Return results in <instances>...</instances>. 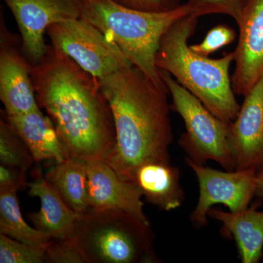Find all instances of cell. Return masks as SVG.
Here are the masks:
<instances>
[{"mask_svg": "<svg viewBox=\"0 0 263 263\" xmlns=\"http://www.w3.org/2000/svg\"><path fill=\"white\" fill-rule=\"evenodd\" d=\"M115 122L116 144L105 161L123 181L146 162H171L174 135L167 88L133 65L98 79Z\"/></svg>", "mask_w": 263, "mask_h": 263, "instance_id": "obj_2", "label": "cell"}, {"mask_svg": "<svg viewBox=\"0 0 263 263\" xmlns=\"http://www.w3.org/2000/svg\"><path fill=\"white\" fill-rule=\"evenodd\" d=\"M27 186L29 195L39 197L41 201L39 212L29 214L34 228L54 240L72 238L80 213L71 209L57 189L41 176Z\"/></svg>", "mask_w": 263, "mask_h": 263, "instance_id": "obj_15", "label": "cell"}, {"mask_svg": "<svg viewBox=\"0 0 263 263\" xmlns=\"http://www.w3.org/2000/svg\"><path fill=\"white\" fill-rule=\"evenodd\" d=\"M81 3L80 18L114 41L151 81L167 88L156 65V55L161 40L171 26L189 15H195L187 3L170 11L154 13L132 9L112 0H81Z\"/></svg>", "mask_w": 263, "mask_h": 263, "instance_id": "obj_4", "label": "cell"}, {"mask_svg": "<svg viewBox=\"0 0 263 263\" xmlns=\"http://www.w3.org/2000/svg\"><path fill=\"white\" fill-rule=\"evenodd\" d=\"M198 18L189 15L171 26L161 40L156 65L159 70L168 72L216 117L230 124L240 107L230 76L235 53L210 59L194 52L189 39L196 28Z\"/></svg>", "mask_w": 263, "mask_h": 263, "instance_id": "obj_3", "label": "cell"}, {"mask_svg": "<svg viewBox=\"0 0 263 263\" xmlns=\"http://www.w3.org/2000/svg\"><path fill=\"white\" fill-rule=\"evenodd\" d=\"M208 216L222 224L221 233L231 237L242 263H257L263 249V212L255 206L240 212H224L212 208Z\"/></svg>", "mask_w": 263, "mask_h": 263, "instance_id": "obj_16", "label": "cell"}, {"mask_svg": "<svg viewBox=\"0 0 263 263\" xmlns=\"http://www.w3.org/2000/svg\"><path fill=\"white\" fill-rule=\"evenodd\" d=\"M256 177H257V190L256 196L259 198H263V164L256 171Z\"/></svg>", "mask_w": 263, "mask_h": 263, "instance_id": "obj_27", "label": "cell"}, {"mask_svg": "<svg viewBox=\"0 0 263 263\" xmlns=\"http://www.w3.org/2000/svg\"><path fill=\"white\" fill-rule=\"evenodd\" d=\"M117 3L132 9L141 11L167 12L176 9L180 5L181 0H112Z\"/></svg>", "mask_w": 263, "mask_h": 263, "instance_id": "obj_25", "label": "cell"}, {"mask_svg": "<svg viewBox=\"0 0 263 263\" xmlns=\"http://www.w3.org/2000/svg\"><path fill=\"white\" fill-rule=\"evenodd\" d=\"M234 29L226 25H218L213 27L200 43L193 44L190 48L197 54L204 57L209 55L228 46L235 41Z\"/></svg>", "mask_w": 263, "mask_h": 263, "instance_id": "obj_23", "label": "cell"}, {"mask_svg": "<svg viewBox=\"0 0 263 263\" xmlns=\"http://www.w3.org/2000/svg\"><path fill=\"white\" fill-rule=\"evenodd\" d=\"M228 141L235 170L257 171L263 164V75L246 95Z\"/></svg>", "mask_w": 263, "mask_h": 263, "instance_id": "obj_10", "label": "cell"}, {"mask_svg": "<svg viewBox=\"0 0 263 263\" xmlns=\"http://www.w3.org/2000/svg\"><path fill=\"white\" fill-rule=\"evenodd\" d=\"M34 162L24 142L7 121H0V163L27 172Z\"/></svg>", "mask_w": 263, "mask_h": 263, "instance_id": "obj_20", "label": "cell"}, {"mask_svg": "<svg viewBox=\"0 0 263 263\" xmlns=\"http://www.w3.org/2000/svg\"><path fill=\"white\" fill-rule=\"evenodd\" d=\"M171 162L143 164L136 170L132 179L147 201L164 212L179 209L185 199L181 171Z\"/></svg>", "mask_w": 263, "mask_h": 263, "instance_id": "obj_14", "label": "cell"}, {"mask_svg": "<svg viewBox=\"0 0 263 263\" xmlns=\"http://www.w3.org/2000/svg\"><path fill=\"white\" fill-rule=\"evenodd\" d=\"M160 75L172 99L171 110L184 123L186 132L180 137L179 145L187 158L200 165L214 161L226 171H234L228 141L230 124L214 115L168 72L160 70Z\"/></svg>", "mask_w": 263, "mask_h": 263, "instance_id": "obj_6", "label": "cell"}, {"mask_svg": "<svg viewBox=\"0 0 263 263\" xmlns=\"http://www.w3.org/2000/svg\"><path fill=\"white\" fill-rule=\"evenodd\" d=\"M0 233L36 247H47L53 240L47 233L24 220L16 191L0 192Z\"/></svg>", "mask_w": 263, "mask_h": 263, "instance_id": "obj_19", "label": "cell"}, {"mask_svg": "<svg viewBox=\"0 0 263 263\" xmlns=\"http://www.w3.org/2000/svg\"><path fill=\"white\" fill-rule=\"evenodd\" d=\"M26 171L10 167L0 165V192L16 191L27 186Z\"/></svg>", "mask_w": 263, "mask_h": 263, "instance_id": "obj_26", "label": "cell"}, {"mask_svg": "<svg viewBox=\"0 0 263 263\" xmlns=\"http://www.w3.org/2000/svg\"><path fill=\"white\" fill-rule=\"evenodd\" d=\"M249 0H188L198 18L203 15L222 14L228 15L235 22L239 20Z\"/></svg>", "mask_w": 263, "mask_h": 263, "instance_id": "obj_22", "label": "cell"}, {"mask_svg": "<svg viewBox=\"0 0 263 263\" xmlns=\"http://www.w3.org/2000/svg\"><path fill=\"white\" fill-rule=\"evenodd\" d=\"M72 239L85 263L160 262L151 226L127 213L87 209L80 213Z\"/></svg>", "mask_w": 263, "mask_h": 263, "instance_id": "obj_5", "label": "cell"}, {"mask_svg": "<svg viewBox=\"0 0 263 263\" xmlns=\"http://www.w3.org/2000/svg\"><path fill=\"white\" fill-rule=\"evenodd\" d=\"M261 260H262V262H263V249H262V257H261Z\"/></svg>", "mask_w": 263, "mask_h": 263, "instance_id": "obj_28", "label": "cell"}, {"mask_svg": "<svg viewBox=\"0 0 263 263\" xmlns=\"http://www.w3.org/2000/svg\"><path fill=\"white\" fill-rule=\"evenodd\" d=\"M185 163L193 170L199 183V198L190 214V221L197 228L209 224L208 213L213 205L221 204L236 212L249 207L256 196V171H224L211 168L193 162L186 157Z\"/></svg>", "mask_w": 263, "mask_h": 263, "instance_id": "obj_8", "label": "cell"}, {"mask_svg": "<svg viewBox=\"0 0 263 263\" xmlns=\"http://www.w3.org/2000/svg\"><path fill=\"white\" fill-rule=\"evenodd\" d=\"M46 248L26 245L0 233V262H46Z\"/></svg>", "mask_w": 263, "mask_h": 263, "instance_id": "obj_21", "label": "cell"}, {"mask_svg": "<svg viewBox=\"0 0 263 263\" xmlns=\"http://www.w3.org/2000/svg\"><path fill=\"white\" fill-rule=\"evenodd\" d=\"M87 172L89 209L127 213L151 226L136 185L123 181L105 161L87 162Z\"/></svg>", "mask_w": 263, "mask_h": 263, "instance_id": "obj_13", "label": "cell"}, {"mask_svg": "<svg viewBox=\"0 0 263 263\" xmlns=\"http://www.w3.org/2000/svg\"><path fill=\"white\" fill-rule=\"evenodd\" d=\"M236 23L239 37L232 86L235 95L245 97L263 75V0H249Z\"/></svg>", "mask_w": 263, "mask_h": 263, "instance_id": "obj_11", "label": "cell"}, {"mask_svg": "<svg viewBox=\"0 0 263 263\" xmlns=\"http://www.w3.org/2000/svg\"><path fill=\"white\" fill-rule=\"evenodd\" d=\"M46 34L51 46L100 79L132 65L114 41L81 18L52 24Z\"/></svg>", "mask_w": 263, "mask_h": 263, "instance_id": "obj_7", "label": "cell"}, {"mask_svg": "<svg viewBox=\"0 0 263 263\" xmlns=\"http://www.w3.org/2000/svg\"><path fill=\"white\" fill-rule=\"evenodd\" d=\"M3 26V24H2ZM0 46V99L8 117L41 109L31 78V63L13 46V37L3 26Z\"/></svg>", "mask_w": 263, "mask_h": 263, "instance_id": "obj_12", "label": "cell"}, {"mask_svg": "<svg viewBox=\"0 0 263 263\" xmlns=\"http://www.w3.org/2000/svg\"><path fill=\"white\" fill-rule=\"evenodd\" d=\"M14 16L24 56L32 65L49 49L44 35L52 24L80 18L81 0H3Z\"/></svg>", "mask_w": 263, "mask_h": 263, "instance_id": "obj_9", "label": "cell"}, {"mask_svg": "<svg viewBox=\"0 0 263 263\" xmlns=\"http://www.w3.org/2000/svg\"><path fill=\"white\" fill-rule=\"evenodd\" d=\"M31 78L68 157L106 160L116 144L115 122L98 79L52 46L31 64Z\"/></svg>", "mask_w": 263, "mask_h": 263, "instance_id": "obj_1", "label": "cell"}, {"mask_svg": "<svg viewBox=\"0 0 263 263\" xmlns=\"http://www.w3.org/2000/svg\"><path fill=\"white\" fill-rule=\"evenodd\" d=\"M5 120L24 142L34 162H61L68 157L53 122L41 109L15 117L5 115Z\"/></svg>", "mask_w": 263, "mask_h": 263, "instance_id": "obj_17", "label": "cell"}, {"mask_svg": "<svg viewBox=\"0 0 263 263\" xmlns=\"http://www.w3.org/2000/svg\"><path fill=\"white\" fill-rule=\"evenodd\" d=\"M46 262L85 263L84 257L72 238L53 239L46 248Z\"/></svg>", "mask_w": 263, "mask_h": 263, "instance_id": "obj_24", "label": "cell"}, {"mask_svg": "<svg viewBox=\"0 0 263 263\" xmlns=\"http://www.w3.org/2000/svg\"><path fill=\"white\" fill-rule=\"evenodd\" d=\"M46 179L57 189L71 209L82 213L89 209L87 162L68 157L56 163Z\"/></svg>", "mask_w": 263, "mask_h": 263, "instance_id": "obj_18", "label": "cell"}]
</instances>
